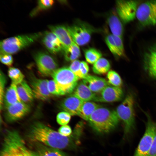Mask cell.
Instances as JSON below:
<instances>
[{"instance_id":"ffe728a7","label":"cell","mask_w":156,"mask_h":156,"mask_svg":"<svg viewBox=\"0 0 156 156\" xmlns=\"http://www.w3.org/2000/svg\"><path fill=\"white\" fill-rule=\"evenodd\" d=\"M73 94L83 102L94 101L96 94L93 92L83 82L78 83Z\"/></svg>"},{"instance_id":"9a60e30c","label":"cell","mask_w":156,"mask_h":156,"mask_svg":"<svg viewBox=\"0 0 156 156\" xmlns=\"http://www.w3.org/2000/svg\"><path fill=\"white\" fill-rule=\"evenodd\" d=\"M83 102L72 94L63 100L60 107L71 115H78Z\"/></svg>"},{"instance_id":"d4e9b609","label":"cell","mask_w":156,"mask_h":156,"mask_svg":"<svg viewBox=\"0 0 156 156\" xmlns=\"http://www.w3.org/2000/svg\"><path fill=\"white\" fill-rule=\"evenodd\" d=\"M64 51L65 59L68 61L72 62L77 60L81 55L79 46L74 42Z\"/></svg>"},{"instance_id":"ac0fdd59","label":"cell","mask_w":156,"mask_h":156,"mask_svg":"<svg viewBox=\"0 0 156 156\" xmlns=\"http://www.w3.org/2000/svg\"><path fill=\"white\" fill-rule=\"evenodd\" d=\"M83 82L94 93H100L109 85L104 79L89 74L83 79Z\"/></svg>"},{"instance_id":"7a4b0ae2","label":"cell","mask_w":156,"mask_h":156,"mask_svg":"<svg viewBox=\"0 0 156 156\" xmlns=\"http://www.w3.org/2000/svg\"><path fill=\"white\" fill-rule=\"evenodd\" d=\"M0 156H38L26 146L18 133L7 130L3 137Z\"/></svg>"},{"instance_id":"e0dca14e","label":"cell","mask_w":156,"mask_h":156,"mask_svg":"<svg viewBox=\"0 0 156 156\" xmlns=\"http://www.w3.org/2000/svg\"><path fill=\"white\" fill-rule=\"evenodd\" d=\"M49 27L51 31L58 38L63 47V50L74 42L68 30L67 27L63 25H51Z\"/></svg>"},{"instance_id":"277c9868","label":"cell","mask_w":156,"mask_h":156,"mask_svg":"<svg viewBox=\"0 0 156 156\" xmlns=\"http://www.w3.org/2000/svg\"><path fill=\"white\" fill-rule=\"evenodd\" d=\"M40 32L18 35L1 40L0 53H15L31 44L42 36Z\"/></svg>"},{"instance_id":"5bb4252c","label":"cell","mask_w":156,"mask_h":156,"mask_svg":"<svg viewBox=\"0 0 156 156\" xmlns=\"http://www.w3.org/2000/svg\"><path fill=\"white\" fill-rule=\"evenodd\" d=\"M5 109V118L10 122H14L21 119L30 111L29 105L22 101L11 105Z\"/></svg>"},{"instance_id":"e575fe53","label":"cell","mask_w":156,"mask_h":156,"mask_svg":"<svg viewBox=\"0 0 156 156\" xmlns=\"http://www.w3.org/2000/svg\"><path fill=\"white\" fill-rule=\"evenodd\" d=\"M71 115L66 112H62L59 113L56 116V120L60 125H66L70 121Z\"/></svg>"},{"instance_id":"7402d4cb","label":"cell","mask_w":156,"mask_h":156,"mask_svg":"<svg viewBox=\"0 0 156 156\" xmlns=\"http://www.w3.org/2000/svg\"><path fill=\"white\" fill-rule=\"evenodd\" d=\"M107 21L112 34L122 38L123 28L122 22L118 16L112 13L109 15Z\"/></svg>"},{"instance_id":"2e32d148","label":"cell","mask_w":156,"mask_h":156,"mask_svg":"<svg viewBox=\"0 0 156 156\" xmlns=\"http://www.w3.org/2000/svg\"><path fill=\"white\" fill-rule=\"evenodd\" d=\"M42 41L47 49L51 53L55 54L63 50V47L60 40L56 35L51 31H47L44 33Z\"/></svg>"},{"instance_id":"4dcf8cb0","label":"cell","mask_w":156,"mask_h":156,"mask_svg":"<svg viewBox=\"0 0 156 156\" xmlns=\"http://www.w3.org/2000/svg\"><path fill=\"white\" fill-rule=\"evenodd\" d=\"M107 77L108 83L112 86L120 87L122 85V81L119 75L116 71L110 70L108 72Z\"/></svg>"},{"instance_id":"7c38bea8","label":"cell","mask_w":156,"mask_h":156,"mask_svg":"<svg viewBox=\"0 0 156 156\" xmlns=\"http://www.w3.org/2000/svg\"><path fill=\"white\" fill-rule=\"evenodd\" d=\"M48 80L38 78L31 75L30 78L31 88L34 97L38 99L46 101L48 100L51 94L47 88Z\"/></svg>"},{"instance_id":"74e56055","label":"cell","mask_w":156,"mask_h":156,"mask_svg":"<svg viewBox=\"0 0 156 156\" xmlns=\"http://www.w3.org/2000/svg\"><path fill=\"white\" fill-rule=\"evenodd\" d=\"M58 132L62 135L68 137L70 135L72 131L71 128L69 125H65L61 126L59 129Z\"/></svg>"},{"instance_id":"cb8c5ba5","label":"cell","mask_w":156,"mask_h":156,"mask_svg":"<svg viewBox=\"0 0 156 156\" xmlns=\"http://www.w3.org/2000/svg\"><path fill=\"white\" fill-rule=\"evenodd\" d=\"M100 106L91 101L83 102L78 116L86 120H88L92 113Z\"/></svg>"},{"instance_id":"5b68a950","label":"cell","mask_w":156,"mask_h":156,"mask_svg":"<svg viewBox=\"0 0 156 156\" xmlns=\"http://www.w3.org/2000/svg\"><path fill=\"white\" fill-rule=\"evenodd\" d=\"M134 106L133 97L129 94L126 96L115 111L119 119L124 122L125 137H127L135 127Z\"/></svg>"},{"instance_id":"8992f818","label":"cell","mask_w":156,"mask_h":156,"mask_svg":"<svg viewBox=\"0 0 156 156\" xmlns=\"http://www.w3.org/2000/svg\"><path fill=\"white\" fill-rule=\"evenodd\" d=\"M51 76L65 94L73 92L79 79L69 68L66 67L57 69Z\"/></svg>"},{"instance_id":"1f68e13d","label":"cell","mask_w":156,"mask_h":156,"mask_svg":"<svg viewBox=\"0 0 156 156\" xmlns=\"http://www.w3.org/2000/svg\"><path fill=\"white\" fill-rule=\"evenodd\" d=\"M106 44L111 52L114 55L120 57L117 44L112 34H109L105 38Z\"/></svg>"},{"instance_id":"3957f363","label":"cell","mask_w":156,"mask_h":156,"mask_svg":"<svg viewBox=\"0 0 156 156\" xmlns=\"http://www.w3.org/2000/svg\"><path fill=\"white\" fill-rule=\"evenodd\" d=\"M119 119L115 111L101 106L92 113L88 121L95 131L104 133L114 129L118 123Z\"/></svg>"},{"instance_id":"30bf717a","label":"cell","mask_w":156,"mask_h":156,"mask_svg":"<svg viewBox=\"0 0 156 156\" xmlns=\"http://www.w3.org/2000/svg\"><path fill=\"white\" fill-rule=\"evenodd\" d=\"M140 3L139 1L136 0L116 1V12L122 23H128L136 18L137 9Z\"/></svg>"},{"instance_id":"52a82bcc","label":"cell","mask_w":156,"mask_h":156,"mask_svg":"<svg viewBox=\"0 0 156 156\" xmlns=\"http://www.w3.org/2000/svg\"><path fill=\"white\" fill-rule=\"evenodd\" d=\"M67 28L73 42L79 46L87 44L92 33L96 30L88 23L79 21Z\"/></svg>"},{"instance_id":"6da1fadb","label":"cell","mask_w":156,"mask_h":156,"mask_svg":"<svg viewBox=\"0 0 156 156\" xmlns=\"http://www.w3.org/2000/svg\"><path fill=\"white\" fill-rule=\"evenodd\" d=\"M28 136L33 141L57 149L67 148L73 144L72 137L63 136L40 122L35 123L32 125Z\"/></svg>"},{"instance_id":"8d00e7d4","label":"cell","mask_w":156,"mask_h":156,"mask_svg":"<svg viewBox=\"0 0 156 156\" xmlns=\"http://www.w3.org/2000/svg\"><path fill=\"white\" fill-rule=\"evenodd\" d=\"M0 60L2 63L8 66H11L13 62L12 57L10 54L0 53Z\"/></svg>"},{"instance_id":"ab89813d","label":"cell","mask_w":156,"mask_h":156,"mask_svg":"<svg viewBox=\"0 0 156 156\" xmlns=\"http://www.w3.org/2000/svg\"><path fill=\"white\" fill-rule=\"evenodd\" d=\"M147 156H156V133Z\"/></svg>"},{"instance_id":"4fadbf2b","label":"cell","mask_w":156,"mask_h":156,"mask_svg":"<svg viewBox=\"0 0 156 156\" xmlns=\"http://www.w3.org/2000/svg\"><path fill=\"white\" fill-rule=\"evenodd\" d=\"M96 95L95 101L112 102L121 100L123 96V91L120 87L108 85L99 94Z\"/></svg>"},{"instance_id":"603a6c76","label":"cell","mask_w":156,"mask_h":156,"mask_svg":"<svg viewBox=\"0 0 156 156\" xmlns=\"http://www.w3.org/2000/svg\"><path fill=\"white\" fill-rule=\"evenodd\" d=\"M17 91L21 101L27 104L33 101L34 96L31 88L25 80L16 85Z\"/></svg>"},{"instance_id":"d6986e66","label":"cell","mask_w":156,"mask_h":156,"mask_svg":"<svg viewBox=\"0 0 156 156\" xmlns=\"http://www.w3.org/2000/svg\"><path fill=\"white\" fill-rule=\"evenodd\" d=\"M144 62L150 75L156 79V44L151 47L145 53Z\"/></svg>"},{"instance_id":"f35d334b","label":"cell","mask_w":156,"mask_h":156,"mask_svg":"<svg viewBox=\"0 0 156 156\" xmlns=\"http://www.w3.org/2000/svg\"><path fill=\"white\" fill-rule=\"evenodd\" d=\"M79 67L81 72L85 77L88 74L89 70L88 65L86 62L82 61L80 62Z\"/></svg>"},{"instance_id":"d6a6232c","label":"cell","mask_w":156,"mask_h":156,"mask_svg":"<svg viewBox=\"0 0 156 156\" xmlns=\"http://www.w3.org/2000/svg\"><path fill=\"white\" fill-rule=\"evenodd\" d=\"M47 88L49 91L51 95L58 96L65 94L53 80H48Z\"/></svg>"},{"instance_id":"f1b7e54d","label":"cell","mask_w":156,"mask_h":156,"mask_svg":"<svg viewBox=\"0 0 156 156\" xmlns=\"http://www.w3.org/2000/svg\"><path fill=\"white\" fill-rule=\"evenodd\" d=\"M9 77L11 79L12 83L17 85L23 80L24 75L18 68L10 67L8 71Z\"/></svg>"},{"instance_id":"8fae6325","label":"cell","mask_w":156,"mask_h":156,"mask_svg":"<svg viewBox=\"0 0 156 156\" xmlns=\"http://www.w3.org/2000/svg\"><path fill=\"white\" fill-rule=\"evenodd\" d=\"M34 58L39 73L43 76H51L58 69V64L56 60L46 53L38 52L35 54Z\"/></svg>"},{"instance_id":"4316f807","label":"cell","mask_w":156,"mask_h":156,"mask_svg":"<svg viewBox=\"0 0 156 156\" xmlns=\"http://www.w3.org/2000/svg\"><path fill=\"white\" fill-rule=\"evenodd\" d=\"M86 61L88 63L94 64L101 57V53L94 48H90L86 49L84 52Z\"/></svg>"},{"instance_id":"d590c367","label":"cell","mask_w":156,"mask_h":156,"mask_svg":"<svg viewBox=\"0 0 156 156\" xmlns=\"http://www.w3.org/2000/svg\"><path fill=\"white\" fill-rule=\"evenodd\" d=\"M6 78L4 74L1 71L0 74V109L3 105V99L4 94V88L6 83Z\"/></svg>"},{"instance_id":"ba28073f","label":"cell","mask_w":156,"mask_h":156,"mask_svg":"<svg viewBox=\"0 0 156 156\" xmlns=\"http://www.w3.org/2000/svg\"><path fill=\"white\" fill-rule=\"evenodd\" d=\"M136 18L143 27L156 25V0L140 3L138 5Z\"/></svg>"},{"instance_id":"9c48e42d","label":"cell","mask_w":156,"mask_h":156,"mask_svg":"<svg viewBox=\"0 0 156 156\" xmlns=\"http://www.w3.org/2000/svg\"><path fill=\"white\" fill-rule=\"evenodd\" d=\"M145 113L147 119L145 131L133 156H147L156 133V123Z\"/></svg>"},{"instance_id":"83f0119b","label":"cell","mask_w":156,"mask_h":156,"mask_svg":"<svg viewBox=\"0 0 156 156\" xmlns=\"http://www.w3.org/2000/svg\"><path fill=\"white\" fill-rule=\"evenodd\" d=\"M37 151L38 156H64L57 149L44 146L38 147Z\"/></svg>"},{"instance_id":"484cf974","label":"cell","mask_w":156,"mask_h":156,"mask_svg":"<svg viewBox=\"0 0 156 156\" xmlns=\"http://www.w3.org/2000/svg\"><path fill=\"white\" fill-rule=\"evenodd\" d=\"M110 68L108 61L104 58L101 57L93 64L92 69L94 73L100 75L106 73Z\"/></svg>"},{"instance_id":"44dd1931","label":"cell","mask_w":156,"mask_h":156,"mask_svg":"<svg viewBox=\"0 0 156 156\" xmlns=\"http://www.w3.org/2000/svg\"><path fill=\"white\" fill-rule=\"evenodd\" d=\"M22 101L17 91L16 85L12 83L4 94L3 105L5 109L8 107Z\"/></svg>"},{"instance_id":"836d02e7","label":"cell","mask_w":156,"mask_h":156,"mask_svg":"<svg viewBox=\"0 0 156 156\" xmlns=\"http://www.w3.org/2000/svg\"><path fill=\"white\" fill-rule=\"evenodd\" d=\"M80 61L77 60L72 62L69 67V68L79 79H83L84 77L80 69Z\"/></svg>"},{"instance_id":"f546056e","label":"cell","mask_w":156,"mask_h":156,"mask_svg":"<svg viewBox=\"0 0 156 156\" xmlns=\"http://www.w3.org/2000/svg\"><path fill=\"white\" fill-rule=\"evenodd\" d=\"M54 1L52 0H40L38 1L37 6L31 12L30 15L33 16L39 12L48 9L53 4Z\"/></svg>"}]
</instances>
